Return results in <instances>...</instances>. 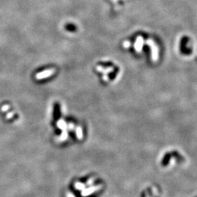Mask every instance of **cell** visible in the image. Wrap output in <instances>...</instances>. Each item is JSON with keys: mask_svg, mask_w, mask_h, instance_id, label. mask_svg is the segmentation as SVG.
Segmentation results:
<instances>
[{"mask_svg": "<svg viewBox=\"0 0 197 197\" xmlns=\"http://www.w3.org/2000/svg\"><path fill=\"white\" fill-rule=\"evenodd\" d=\"M146 43H147V45L150 46L151 52H152V60L153 62H156L158 60V58H159V48H158V46L152 40H147Z\"/></svg>", "mask_w": 197, "mask_h": 197, "instance_id": "cell-1", "label": "cell"}, {"mask_svg": "<svg viewBox=\"0 0 197 197\" xmlns=\"http://www.w3.org/2000/svg\"><path fill=\"white\" fill-rule=\"evenodd\" d=\"M143 42H144V40L142 37H138L137 39V41H136V43L135 45V49L137 50L138 52L141 51L142 48V45H143Z\"/></svg>", "mask_w": 197, "mask_h": 197, "instance_id": "cell-2", "label": "cell"}, {"mask_svg": "<svg viewBox=\"0 0 197 197\" xmlns=\"http://www.w3.org/2000/svg\"><path fill=\"white\" fill-rule=\"evenodd\" d=\"M53 72H54L53 69H51V70H48V71H45V72L39 73V74L37 75V77L38 78V79L45 78L46 77H48V76H50V74H52Z\"/></svg>", "mask_w": 197, "mask_h": 197, "instance_id": "cell-3", "label": "cell"}, {"mask_svg": "<svg viewBox=\"0 0 197 197\" xmlns=\"http://www.w3.org/2000/svg\"><path fill=\"white\" fill-rule=\"evenodd\" d=\"M67 29L68 30H69V31H75V27L73 26V25H67Z\"/></svg>", "mask_w": 197, "mask_h": 197, "instance_id": "cell-4", "label": "cell"}, {"mask_svg": "<svg viewBox=\"0 0 197 197\" xmlns=\"http://www.w3.org/2000/svg\"><path fill=\"white\" fill-rule=\"evenodd\" d=\"M130 44H129V42H126L124 44H123V45H124V46H126V47H128L129 45Z\"/></svg>", "mask_w": 197, "mask_h": 197, "instance_id": "cell-5", "label": "cell"}]
</instances>
